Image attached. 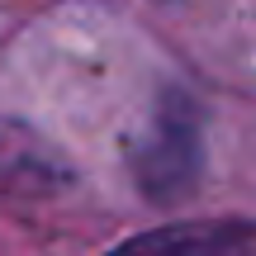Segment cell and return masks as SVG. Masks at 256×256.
<instances>
[{"label":"cell","instance_id":"3","mask_svg":"<svg viewBox=\"0 0 256 256\" xmlns=\"http://www.w3.org/2000/svg\"><path fill=\"white\" fill-rule=\"evenodd\" d=\"M0 185L10 190H34L48 194L57 185H72V166L28 128L19 124H0Z\"/></svg>","mask_w":256,"mask_h":256},{"label":"cell","instance_id":"1","mask_svg":"<svg viewBox=\"0 0 256 256\" xmlns=\"http://www.w3.org/2000/svg\"><path fill=\"white\" fill-rule=\"evenodd\" d=\"M133 176L142 185V194L156 204L180 200L200 180V124L180 95H171L152 114L142 142L133 147Z\"/></svg>","mask_w":256,"mask_h":256},{"label":"cell","instance_id":"2","mask_svg":"<svg viewBox=\"0 0 256 256\" xmlns=\"http://www.w3.org/2000/svg\"><path fill=\"white\" fill-rule=\"evenodd\" d=\"M110 256H256V223L242 218H200L142 232L114 247Z\"/></svg>","mask_w":256,"mask_h":256}]
</instances>
